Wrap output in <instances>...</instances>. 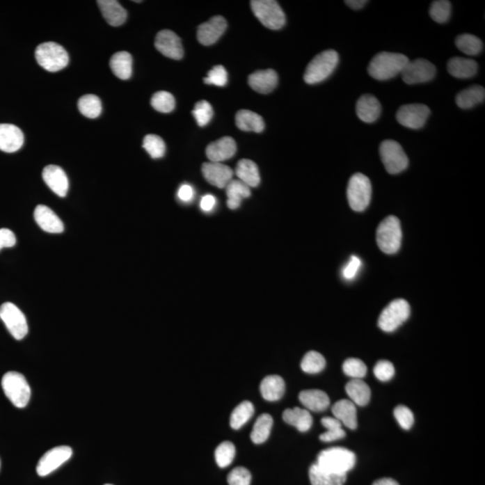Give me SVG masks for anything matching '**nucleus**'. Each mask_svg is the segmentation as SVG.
Instances as JSON below:
<instances>
[{"mask_svg": "<svg viewBox=\"0 0 485 485\" xmlns=\"http://www.w3.org/2000/svg\"><path fill=\"white\" fill-rule=\"evenodd\" d=\"M409 61L404 54L380 52L370 61L367 72L374 79L385 81L401 74Z\"/></svg>", "mask_w": 485, "mask_h": 485, "instance_id": "nucleus-1", "label": "nucleus"}, {"mask_svg": "<svg viewBox=\"0 0 485 485\" xmlns=\"http://www.w3.org/2000/svg\"><path fill=\"white\" fill-rule=\"evenodd\" d=\"M356 456L344 447H331L321 451L316 464L324 470L346 475L354 468Z\"/></svg>", "mask_w": 485, "mask_h": 485, "instance_id": "nucleus-2", "label": "nucleus"}, {"mask_svg": "<svg viewBox=\"0 0 485 485\" xmlns=\"http://www.w3.org/2000/svg\"><path fill=\"white\" fill-rule=\"evenodd\" d=\"M339 63V54L333 49H327L317 55L308 65L304 74L305 83L318 84L332 75Z\"/></svg>", "mask_w": 485, "mask_h": 485, "instance_id": "nucleus-3", "label": "nucleus"}, {"mask_svg": "<svg viewBox=\"0 0 485 485\" xmlns=\"http://www.w3.org/2000/svg\"><path fill=\"white\" fill-rule=\"evenodd\" d=\"M37 63L49 72H57L69 64V54L63 46L56 42H43L36 48Z\"/></svg>", "mask_w": 485, "mask_h": 485, "instance_id": "nucleus-4", "label": "nucleus"}, {"mask_svg": "<svg viewBox=\"0 0 485 485\" xmlns=\"http://www.w3.org/2000/svg\"><path fill=\"white\" fill-rule=\"evenodd\" d=\"M3 391L15 407L24 408L29 403L31 388L29 382L21 373L9 372L3 376Z\"/></svg>", "mask_w": 485, "mask_h": 485, "instance_id": "nucleus-5", "label": "nucleus"}, {"mask_svg": "<svg viewBox=\"0 0 485 485\" xmlns=\"http://www.w3.org/2000/svg\"><path fill=\"white\" fill-rule=\"evenodd\" d=\"M376 242L379 249L388 255H394L400 249L401 228L399 219L389 216L379 224L376 230Z\"/></svg>", "mask_w": 485, "mask_h": 485, "instance_id": "nucleus-6", "label": "nucleus"}, {"mask_svg": "<svg viewBox=\"0 0 485 485\" xmlns=\"http://www.w3.org/2000/svg\"><path fill=\"white\" fill-rule=\"evenodd\" d=\"M251 8L255 17L267 29H282L286 24V15L279 3L274 0H253Z\"/></svg>", "mask_w": 485, "mask_h": 485, "instance_id": "nucleus-7", "label": "nucleus"}, {"mask_svg": "<svg viewBox=\"0 0 485 485\" xmlns=\"http://www.w3.org/2000/svg\"><path fill=\"white\" fill-rule=\"evenodd\" d=\"M372 187L369 179L363 174H355L349 181L347 188L348 202L353 211H365L372 200Z\"/></svg>", "mask_w": 485, "mask_h": 485, "instance_id": "nucleus-8", "label": "nucleus"}, {"mask_svg": "<svg viewBox=\"0 0 485 485\" xmlns=\"http://www.w3.org/2000/svg\"><path fill=\"white\" fill-rule=\"evenodd\" d=\"M380 157L385 168L391 175L399 174L409 165V159L398 142L387 140L382 142L379 148Z\"/></svg>", "mask_w": 485, "mask_h": 485, "instance_id": "nucleus-9", "label": "nucleus"}, {"mask_svg": "<svg viewBox=\"0 0 485 485\" xmlns=\"http://www.w3.org/2000/svg\"><path fill=\"white\" fill-rule=\"evenodd\" d=\"M411 308L404 299H395L382 311L379 319V328L391 333L397 330L409 318Z\"/></svg>", "mask_w": 485, "mask_h": 485, "instance_id": "nucleus-10", "label": "nucleus"}, {"mask_svg": "<svg viewBox=\"0 0 485 485\" xmlns=\"http://www.w3.org/2000/svg\"><path fill=\"white\" fill-rule=\"evenodd\" d=\"M0 318L15 339H24L29 333L26 318L13 303L6 302L1 305Z\"/></svg>", "mask_w": 485, "mask_h": 485, "instance_id": "nucleus-11", "label": "nucleus"}, {"mask_svg": "<svg viewBox=\"0 0 485 485\" xmlns=\"http://www.w3.org/2000/svg\"><path fill=\"white\" fill-rule=\"evenodd\" d=\"M437 69L431 61L424 58L409 61L401 72V79L408 85L421 84L431 81L436 76Z\"/></svg>", "mask_w": 485, "mask_h": 485, "instance_id": "nucleus-12", "label": "nucleus"}, {"mask_svg": "<svg viewBox=\"0 0 485 485\" xmlns=\"http://www.w3.org/2000/svg\"><path fill=\"white\" fill-rule=\"evenodd\" d=\"M429 114H431V110L425 104H406L397 111V119L401 125L406 128L418 129L425 125Z\"/></svg>", "mask_w": 485, "mask_h": 485, "instance_id": "nucleus-13", "label": "nucleus"}, {"mask_svg": "<svg viewBox=\"0 0 485 485\" xmlns=\"http://www.w3.org/2000/svg\"><path fill=\"white\" fill-rule=\"evenodd\" d=\"M72 456V450L67 446L54 447L47 451L39 460L36 471L40 477H46L56 470Z\"/></svg>", "mask_w": 485, "mask_h": 485, "instance_id": "nucleus-14", "label": "nucleus"}, {"mask_svg": "<svg viewBox=\"0 0 485 485\" xmlns=\"http://www.w3.org/2000/svg\"><path fill=\"white\" fill-rule=\"evenodd\" d=\"M155 46L160 54L172 60L178 61L184 57L181 39L173 31H160L156 37Z\"/></svg>", "mask_w": 485, "mask_h": 485, "instance_id": "nucleus-15", "label": "nucleus"}, {"mask_svg": "<svg viewBox=\"0 0 485 485\" xmlns=\"http://www.w3.org/2000/svg\"><path fill=\"white\" fill-rule=\"evenodd\" d=\"M228 24L221 15L212 17L211 20L200 24L197 31L198 41L204 46L214 45L225 33Z\"/></svg>", "mask_w": 485, "mask_h": 485, "instance_id": "nucleus-16", "label": "nucleus"}, {"mask_svg": "<svg viewBox=\"0 0 485 485\" xmlns=\"http://www.w3.org/2000/svg\"><path fill=\"white\" fill-rule=\"evenodd\" d=\"M202 171L208 183L221 189L225 188L233 177V170L222 163H204Z\"/></svg>", "mask_w": 485, "mask_h": 485, "instance_id": "nucleus-17", "label": "nucleus"}, {"mask_svg": "<svg viewBox=\"0 0 485 485\" xmlns=\"http://www.w3.org/2000/svg\"><path fill=\"white\" fill-rule=\"evenodd\" d=\"M42 178L45 184L58 196L65 197L69 191V179L66 173L60 166L49 165L42 171Z\"/></svg>", "mask_w": 485, "mask_h": 485, "instance_id": "nucleus-18", "label": "nucleus"}, {"mask_svg": "<svg viewBox=\"0 0 485 485\" xmlns=\"http://www.w3.org/2000/svg\"><path fill=\"white\" fill-rule=\"evenodd\" d=\"M23 132L17 126L1 123L0 125V150L14 153L24 145Z\"/></svg>", "mask_w": 485, "mask_h": 485, "instance_id": "nucleus-19", "label": "nucleus"}, {"mask_svg": "<svg viewBox=\"0 0 485 485\" xmlns=\"http://www.w3.org/2000/svg\"><path fill=\"white\" fill-rule=\"evenodd\" d=\"M237 152V143L233 138L224 137L212 142L206 148V155L211 162L221 163L231 159Z\"/></svg>", "mask_w": 485, "mask_h": 485, "instance_id": "nucleus-20", "label": "nucleus"}, {"mask_svg": "<svg viewBox=\"0 0 485 485\" xmlns=\"http://www.w3.org/2000/svg\"><path fill=\"white\" fill-rule=\"evenodd\" d=\"M35 219L39 227L45 232L60 234L64 231V225L56 213L52 212L49 207L38 205L35 209Z\"/></svg>", "mask_w": 485, "mask_h": 485, "instance_id": "nucleus-21", "label": "nucleus"}, {"mask_svg": "<svg viewBox=\"0 0 485 485\" xmlns=\"http://www.w3.org/2000/svg\"><path fill=\"white\" fill-rule=\"evenodd\" d=\"M278 82V74L273 70H258L251 74L248 78L249 86L260 94L273 92L276 88Z\"/></svg>", "mask_w": 485, "mask_h": 485, "instance_id": "nucleus-22", "label": "nucleus"}, {"mask_svg": "<svg viewBox=\"0 0 485 485\" xmlns=\"http://www.w3.org/2000/svg\"><path fill=\"white\" fill-rule=\"evenodd\" d=\"M381 104L372 95H363L356 104L358 117L364 122L372 123L379 118L381 114Z\"/></svg>", "mask_w": 485, "mask_h": 485, "instance_id": "nucleus-23", "label": "nucleus"}, {"mask_svg": "<svg viewBox=\"0 0 485 485\" xmlns=\"http://www.w3.org/2000/svg\"><path fill=\"white\" fill-rule=\"evenodd\" d=\"M333 415L345 427L355 429L358 426L356 406L351 400H340L332 407Z\"/></svg>", "mask_w": 485, "mask_h": 485, "instance_id": "nucleus-24", "label": "nucleus"}, {"mask_svg": "<svg viewBox=\"0 0 485 485\" xmlns=\"http://www.w3.org/2000/svg\"><path fill=\"white\" fill-rule=\"evenodd\" d=\"M102 15L107 23L112 26H120L125 23L127 11L116 0H99L97 1Z\"/></svg>", "mask_w": 485, "mask_h": 485, "instance_id": "nucleus-25", "label": "nucleus"}, {"mask_svg": "<svg viewBox=\"0 0 485 485\" xmlns=\"http://www.w3.org/2000/svg\"><path fill=\"white\" fill-rule=\"evenodd\" d=\"M447 67L451 76L462 79L472 78L478 70V65L475 61L461 57L450 58Z\"/></svg>", "mask_w": 485, "mask_h": 485, "instance_id": "nucleus-26", "label": "nucleus"}, {"mask_svg": "<svg viewBox=\"0 0 485 485\" xmlns=\"http://www.w3.org/2000/svg\"><path fill=\"white\" fill-rule=\"evenodd\" d=\"M299 397L303 406L313 412H323L330 406L328 395L318 389L302 391Z\"/></svg>", "mask_w": 485, "mask_h": 485, "instance_id": "nucleus-27", "label": "nucleus"}, {"mask_svg": "<svg viewBox=\"0 0 485 485\" xmlns=\"http://www.w3.org/2000/svg\"><path fill=\"white\" fill-rule=\"evenodd\" d=\"M262 397L269 401L280 400L285 393V382L282 376H268L262 379L260 385Z\"/></svg>", "mask_w": 485, "mask_h": 485, "instance_id": "nucleus-28", "label": "nucleus"}, {"mask_svg": "<svg viewBox=\"0 0 485 485\" xmlns=\"http://www.w3.org/2000/svg\"><path fill=\"white\" fill-rule=\"evenodd\" d=\"M283 418L288 424L294 426L299 431H310L313 419L308 410L299 407L292 408L284 411Z\"/></svg>", "mask_w": 485, "mask_h": 485, "instance_id": "nucleus-29", "label": "nucleus"}, {"mask_svg": "<svg viewBox=\"0 0 485 485\" xmlns=\"http://www.w3.org/2000/svg\"><path fill=\"white\" fill-rule=\"evenodd\" d=\"M236 175L248 187H257L261 182L258 166L252 160H240L237 165Z\"/></svg>", "mask_w": 485, "mask_h": 485, "instance_id": "nucleus-30", "label": "nucleus"}, {"mask_svg": "<svg viewBox=\"0 0 485 485\" xmlns=\"http://www.w3.org/2000/svg\"><path fill=\"white\" fill-rule=\"evenodd\" d=\"M227 205L230 209H239L243 199L251 196L250 187L240 180H231L225 186Z\"/></svg>", "mask_w": 485, "mask_h": 485, "instance_id": "nucleus-31", "label": "nucleus"}, {"mask_svg": "<svg viewBox=\"0 0 485 485\" xmlns=\"http://www.w3.org/2000/svg\"><path fill=\"white\" fill-rule=\"evenodd\" d=\"M236 125L241 131L253 132L260 134L264 129V122L262 116L249 110H240L236 116Z\"/></svg>", "mask_w": 485, "mask_h": 485, "instance_id": "nucleus-32", "label": "nucleus"}, {"mask_svg": "<svg viewBox=\"0 0 485 485\" xmlns=\"http://www.w3.org/2000/svg\"><path fill=\"white\" fill-rule=\"evenodd\" d=\"M345 390L351 398V401L360 406H367L372 397L369 385L361 379L351 380L346 385Z\"/></svg>", "mask_w": 485, "mask_h": 485, "instance_id": "nucleus-33", "label": "nucleus"}, {"mask_svg": "<svg viewBox=\"0 0 485 485\" xmlns=\"http://www.w3.org/2000/svg\"><path fill=\"white\" fill-rule=\"evenodd\" d=\"M485 90L483 86H472L456 95V103L461 109H471L477 104L484 103Z\"/></svg>", "mask_w": 485, "mask_h": 485, "instance_id": "nucleus-34", "label": "nucleus"}, {"mask_svg": "<svg viewBox=\"0 0 485 485\" xmlns=\"http://www.w3.org/2000/svg\"><path fill=\"white\" fill-rule=\"evenodd\" d=\"M110 67L117 78L127 80L132 74V57L127 51L116 52L110 61Z\"/></svg>", "mask_w": 485, "mask_h": 485, "instance_id": "nucleus-35", "label": "nucleus"}, {"mask_svg": "<svg viewBox=\"0 0 485 485\" xmlns=\"http://www.w3.org/2000/svg\"><path fill=\"white\" fill-rule=\"evenodd\" d=\"M310 478L312 485H344L347 477L324 470L315 464L310 469Z\"/></svg>", "mask_w": 485, "mask_h": 485, "instance_id": "nucleus-36", "label": "nucleus"}, {"mask_svg": "<svg viewBox=\"0 0 485 485\" xmlns=\"http://www.w3.org/2000/svg\"><path fill=\"white\" fill-rule=\"evenodd\" d=\"M273 425V419L268 413L261 415L256 420L251 434V440L255 444L265 443L270 436L271 428Z\"/></svg>", "mask_w": 485, "mask_h": 485, "instance_id": "nucleus-37", "label": "nucleus"}, {"mask_svg": "<svg viewBox=\"0 0 485 485\" xmlns=\"http://www.w3.org/2000/svg\"><path fill=\"white\" fill-rule=\"evenodd\" d=\"M255 413V407H253L251 401H244L234 408L232 415L230 417V426L234 429H239L242 426L245 425L250 419L252 418Z\"/></svg>", "mask_w": 485, "mask_h": 485, "instance_id": "nucleus-38", "label": "nucleus"}, {"mask_svg": "<svg viewBox=\"0 0 485 485\" xmlns=\"http://www.w3.org/2000/svg\"><path fill=\"white\" fill-rule=\"evenodd\" d=\"M321 423L327 429L319 437L324 443H332V441L341 440L346 436L345 431L342 428V424L337 419L332 418V417H324L321 420Z\"/></svg>", "mask_w": 485, "mask_h": 485, "instance_id": "nucleus-39", "label": "nucleus"}, {"mask_svg": "<svg viewBox=\"0 0 485 485\" xmlns=\"http://www.w3.org/2000/svg\"><path fill=\"white\" fill-rule=\"evenodd\" d=\"M455 42L457 49L469 56H475V55L480 54L483 49V42L477 36L470 35V33H464V35L457 36Z\"/></svg>", "mask_w": 485, "mask_h": 485, "instance_id": "nucleus-40", "label": "nucleus"}, {"mask_svg": "<svg viewBox=\"0 0 485 485\" xmlns=\"http://www.w3.org/2000/svg\"><path fill=\"white\" fill-rule=\"evenodd\" d=\"M79 112L86 118H97L102 113V103L97 95H86L79 100Z\"/></svg>", "mask_w": 485, "mask_h": 485, "instance_id": "nucleus-41", "label": "nucleus"}, {"mask_svg": "<svg viewBox=\"0 0 485 485\" xmlns=\"http://www.w3.org/2000/svg\"><path fill=\"white\" fill-rule=\"evenodd\" d=\"M326 365V359L323 355L314 351H308L301 361V369L305 373H319L324 370Z\"/></svg>", "mask_w": 485, "mask_h": 485, "instance_id": "nucleus-42", "label": "nucleus"}, {"mask_svg": "<svg viewBox=\"0 0 485 485\" xmlns=\"http://www.w3.org/2000/svg\"><path fill=\"white\" fill-rule=\"evenodd\" d=\"M151 106L157 112L164 113H171L175 107L174 95L166 91L157 92L151 98Z\"/></svg>", "mask_w": 485, "mask_h": 485, "instance_id": "nucleus-43", "label": "nucleus"}, {"mask_svg": "<svg viewBox=\"0 0 485 485\" xmlns=\"http://www.w3.org/2000/svg\"><path fill=\"white\" fill-rule=\"evenodd\" d=\"M236 456V447L230 441H225L218 445L215 451V459L219 468H225L233 462Z\"/></svg>", "mask_w": 485, "mask_h": 485, "instance_id": "nucleus-44", "label": "nucleus"}, {"mask_svg": "<svg viewBox=\"0 0 485 485\" xmlns=\"http://www.w3.org/2000/svg\"><path fill=\"white\" fill-rule=\"evenodd\" d=\"M143 148L154 159H161L166 153L165 142L155 134H148L144 138Z\"/></svg>", "mask_w": 485, "mask_h": 485, "instance_id": "nucleus-45", "label": "nucleus"}, {"mask_svg": "<svg viewBox=\"0 0 485 485\" xmlns=\"http://www.w3.org/2000/svg\"><path fill=\"white\" fill-rule=\"evenodd\" d=\"M429 15L438 24L449 21L451 15V3L447 0H437L431 3Z\"/></svg>", "mask_w": 485, "mask_h": 485, "instance_id": "nucleus-46", "label": "nucleus"}, {"mask_svg": "<svg viewBox=\"0 0 485 485\" xmlns=\"http://www.w3.org/2000/svg\"><path fill=\"white\" fill-rule=\"evenodd\" d=\"M345 375L351 376L352 379H361L367 375V366L363 360L351 358L346 360L342 366Z\"/></svg>", "mask_w": 485, "mask_h": 485, "instance_id": "nucleus-47", "label": "nucleus"}, {"mask_svg": "<svg viewBox=\"0 0 485 485\" xmlns=\"http://www.w3.org/2000/svg\"><path fill=\"white\" fill-rule=\"evenodd\" d=\"M198 125L204 127L208 125L213 116V108L212 104L207 101H200L196 104L193 112Z\"/></svg>", "mask_w": 485, "mask_h": 485, "instance_id": "nucleus-48", "label": "nucleus"}, {"mask_svg": "<svg viewBox=\"0 0 485 485\" xmlns=\"http://www.w3.org/2000/svg\"><path fill=\"white\" fill-rule=\"evenodd\" d=\"M251 480V472L243 466L233 469L228 475V483L230 485H250Z\"/></svg>", "mask_w": 485, "mask_h": 485, "instance_id": "nucleus-49", "label": "nucleus"}, {"mask_svg": "<svg viewBox=\"0 0 485 485\" xmlns=\"http://www.w3.org/2000/svg\"><path fill=\"white\" fill-rule=\"evenodd\" d=\"M204 83L209 85L224 86L228 83V72L223 66H216L209 71L208 76L204 79Z\"/></svg>", "mask_w": 485, "mask_h": 485, "instance_id": "nucleus-50", "label": "nucleus"}, {"mask_svg": "<svg viewBox=\"0 0 485 485\" xmlns=\"http://www.w3.org/2000/svg\"><path fill=\"white\" fill-rule=\"evenodd\" d=\"M394 415L401 428L406 429V431L412 428L413 422H415V417H413V413L409 408L398 406L395 408Z\"/></svg>", "mask_w": 485, "mask_h": 485, "instance_id": "nucleus-51", "label": "nucleus"}, {"mask_svg": "<svg viewBox=\"0 0 485 485\" xmlns=\"http://www.w3.org/2000/svg\"><path fill=\"white\" fill-rule=\"evenodd\" d=\"M374 374L380 381H388L395 375L393 364L388 360H380L374 367Z\"/></svg>", "mask_w": 485, "mask_h": 485, "instance_id": "nucleus-52", "label": "nucleus"}, {"mask_svg": "<svg viewBox=\"0 0 485 485\" xmlns=\"http://www.w3.org/2000/svg\"><path fill=\"white\" fill-rule=\"evenodd\" d=\"M361 267V261L360 258L357 256H351L350 262L344 267V271H342V274L345 279L351 280L353 279L355 275L357 274L358 271Z\"/></svg>", "mask_w": 485, "mask_h": 485, "instance_id": "nucleus-53", "label": "nucleus"}, {"mask_svg": "<svg viewBox=\"0 0 485 485\" xmlns=\"http://www.w3.org/2000/svg\"><path fill=\"white\" fill-rule=\"evenodd\" d=\"M17 244L15 234L8 228L0 230V250L13 247Z\"/></svg>", "mask_w": 485, "mask_h": 485, "instance_id": "nucleus-54", "label": "nucleus"}, {"mask_svg": "<svg viewBox=\"0 0 485 485\" xmlns=\"http://www.w3.org/2000/svg\"><path fill=\"white\" fill-rule=\"evenodd\" d=\"M178 199L184 203L191 202L194 198L193 188L189 184H184L181 185L177 193Z\"/></svg>", "mask_w": 485, "mask_h": 485, "instance_id": "nucleus-55", "label": "nucleus"}, {"mask_svg": "<svg viewBox=\"0 0 485 485\" xmlns=\"http://www.w3.org/2000/svg\"><path fill=\"white\" fill-rule=\"evenodd\" d=\"M216 198L211 194H207V196H203L202 200H200V207L202 211L205 212H212L214 207L216 206Z\"/></svg>", "mask_w": 485, "mask_h": 485, "instance_id": "nucleus-56", "label": "nucleus"}, {"mask_svg": "<svg viewBox=\"0 0 485 485\" xmlns=\"http://www.w3.org/2000/svg\"><path fill=\"white\" fill-rule=\"evenodd\" d=\"M366 0H346L345 4L354 10H359L367 4Z\"/></svg>", "mask_w": 485, "mask_h": 485, "instance_id": "nucleus-57", "label": "nucleus"}, {"mask_svg": "<svg viewBox=\"0 0 485 485\" xmlns=\"http://www.w3.org/2000/svg\"><path fill=\"white\" fill-rule=\"evenodd\" d=\"M372 485H399L397 481L391 478H382L376 481Z\"/></svg>", "mask_w": 485, "mask_h": 485, "instance_id": "nucleus-58", "label": "nucleus"}, {"mask_svg": "<svg viewBox=\"0 0 485 485\" xmlns=\"http://www.w3.org/2000/svg\"><path fill=\"white\" fill-rule=\"evenodd\" d=\"M106 485H113V484H106Z\"/></svg>", "mask_w": 485, "mask_h": 485, "instance_id": "nucleus-59", "label": "nucleus"}]
</instances>
